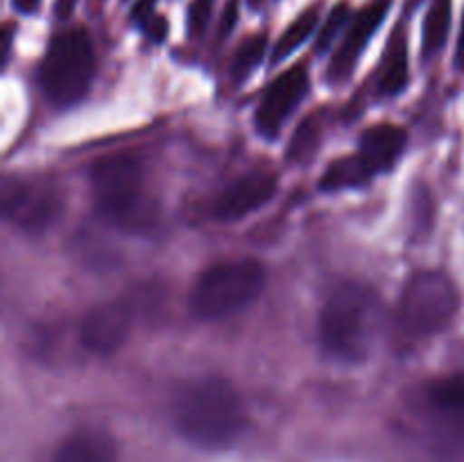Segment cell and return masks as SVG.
<instances>
[{
	"instance_id": "44dd1931",
	"label": "cell",
	"mask_w": 464,
	"mask_h": 462,
	"mask_svg": "<svg viewBox=\"0 0 464 462\" xmlns=\"http://www.w3.org/2000/svg\"><path fill=\"white\" fill-rule=\"evenodd\" d=\"M317 145H320V122L315 118H308V120L299 125L297 134H295L293 143H290L288 157L293 161H304V159L315 152Z\"/></svg>"
},
{
	"instance_id": "7a4b0ae2",
	"label": "cell",
	"mask_w": 464,
	"mask_h": 462,
	"mask_svg": "<svg viewBox=\"0 0 464 462\" xmlns=\"http://www.w3.org/2000/svg\"><path fill=\"white\" fill-rule=\"evenodd\" d=\"M381 329V299L356 281L335 285L320 313V340L331 356L356 362L370 353Z\"/></svg>"
},
{
	"instance_id": "484cf974",
	"label": "cell",
	"mask_w": 464,
	"mask_h": 462,
	"mask_svg": "<svg viewBox=\"0 0 464 462\" xmlns=\"http://www.w3.org/2000/svg\"><path fill=\"white\" fill-rule=\"evenodd\" d=\"M77 7V0H54V14H57L59 21H66L72 16Z\"/></svg>"
},
{
	"instance_id": "83f0119b",
	"label": "cell",
	"mask_w": 464,
	"mask_h": 462,
	"mask_svg": "<svg viewBox=\"0 0 464 462\" xmlns=\"http://www.w3.org/2000/svg\"><path fill=\"white\" fill-rule=\"evenodd\" d=\"M456 63L460 71H464V18L460 25V36H458V48H456Z\"/></svg>"
},
{
	"instance_id": "603a6c76",
	"label": "cell",
	"mask_w": 464,
	"mask_h": 462,
	"mask_svg": "<svg viewBox=\"0 0 464 462\" xmlns=\"http://www.w3.org/2000/svg\"><path fill=\"white\" fill-rule=\"evenodd\" d=\"M236 25H238V0H229L220 16V25H218L220 39H227L236 30Z\"/></svg>"
},
{
	"instance_id": "5b68a950",
	"label": "cell",
	"mask_w": 464,
	"mask_h": 462,
	"mask_svg": "<svg viewBox=\"0 0 464 462\" xmlns=\"http://www.w3.org/2000/svg\"><path fill=\"white\" fill-rule=\"evenodd\" d=\"M460 308V293L444 272H417L399 297L397 326L406 340H426L447 329Z\"/></svg>"
},
{
	"instance_id": "8fae6325",
	"label": "cell",
	"mask_w": 464,
	"mask_h": 462,
	"mask_svg": "<svg viewBox=\"0 0 464 462\" xmlns=\"http://www.w3.org/2000/svg\"><path fill=\"white\" fill-rule=\"evenodd\" d=\"M131 329L127 303L107 302L91 308L80 324V338L86 349L95 353H113L125 344Z\"/></svg>"
},
{
	"instance_id": "2e32d148",
	"label": "cell",
	"mask_w": 464,
	"mask_h": 462,
	"mask_svg": "<svg viewBox=\"0 0 464 462\" xmlns=\"http://www.w3.org/2000/svg\"><path fill=\"white\" fill-rule=\"evenodd\" d=\"M453 0H433L424 18V36H421V53L424 59H433L442 53L444 43L451 32Z\"/></svg>"
},
{
	"instance_id": "f1b7e54d",
	"label": "cell",
	"mask_w": 464,
	"mask_h": 462,
	"mask_svg": "<svg viewBox=\"0 0 464 462\" xmlns=\"http://www.w3.org/2000/svg\"><path fill=\"white\" fill-rule=\"evenodd\" d=\"M267 0H249V5H252V7H261V5H266Z\"/></svg>"
},
{
	"instance_id": "4316f807",
	"label": "cell",
	"mask_w": 464,
	"mask_h": 462,
	"mask_svg": "<svg viewBox=\"0 0 464 462\" xmlns=\"http://www.w3.org/2000/svg\"><path fill=\"white\" fill-rule=\"evenodd\" d=\"M14 9L21 14H34L41 7V0H12Z\"/></svg>"
},
{
	"instance_id": "7c38bea8",
	"label": "cell",
	"mask_w": 464,
	"mask_h": 462,
	"mask_svg": "<svg viewBox=\"0 0 464 462\" xmlns=\"http://www.w3.org/2000/svg\"><path fill=\"white\" fill-rule=\"evenodd\" d=\"M406 131L390 122H381V125L370 127L365 134L361 136V148H358V157L365 163L367 170L372 175L376 172L390 170L401 157L403 148H406Z\"/></svg>"
},
{
	"instance_id": "5bb4252c",
	"label": "cell",
	"mask_w": 464,
	"mask_h": 462,
	"mask_svg": "<svg viewBox=\"0 0 464 462\" xmlns=\"http://www.w3.org/2000/svg\"><path fill=\"white\" fill-rule=\"evenodd\" d=\"M408 36L406 27H394L392 36L385 48L383 62L379 72V93L383 98H394L401 93L408 84Z\"/></svg>"
},
{
	"instance_id": "ac0fdd59",
	"label": "cell",
	"mask_w": 464,
	"mask_h": 462,
	"mask_svg": "<svg viewBox=\"0 0 464 462\" xmlns=\"http://www.w3.org/2000/svg\"><path fill=\"white\" fill-rule=\"evenodd\" d=\"M370 177L372 172L367 170L365 163L361 161V157L353 154V157H344L331 163V168L324 172V177H322V188H353V186H361L365 184V181H370Z\"/></svg>"
},
{
	"instance_id": "8992f818",
	"label": "cell",
	"mask_w": 464,
	"mask_h": 462,
	"mask_svg": "<svg viewBox=\"0 0 464 462\" xmlns=\"http://www.w3.org/2000/svg\"><path fill=\"white\" fill-rule=\"evenodd\" d=\"M91 186L100 213L122 226L143 222L145 175L136 159L104 157L91 168Z\"/></svg>"
},
{
	"instance_id": "52a82bcc",
	"label": "cell",
	"mask_w": 464,
	"mask_h": 462,
	"mask_svg": "<svg viewBox=\"0 0 464 462\" xmlns=\"http://www.w3.org/2000/svg\"><path fill=\"white\" fill-rule=\"evenodd\" d=\"M59 211V197L48 181L5 177L3 213L16 226L41 231L54 220Z\"/></svg>"
},
{
	"instance_id": "3957f363",
	"label": "cell",
	"mask_w": 464,
	"mask_h": 462,
	"mask_svg": "<svg viewBox=\"0 0 464 462\" xmlns=\"http://www.w3.org/2000/svg\"><path fill=\"white\" fill-rule=\"evenodd\" d=\"M266 285V267L254 258L213 263L195 279L188 294L190 313L199 320H222L247 308Z\"/></svg>"
},
{
	"instance_id": "4fadbf2b",
	"label": "cell",
	"mask_w": 464,
	"mask_h": 462,
	"mask_svg": "<svg viewBox=\"0 0 464 462\" xmlns=\"http://www.w3.org/2000/svg\"><path fill=\"white\" fill-rule=\"evenodd\" d=\"M54 462H118V448L111 435L95 428H82L59 444Z\"/></svg>"
},
{
	"instance_id": "6da1fadb",
	"label": "cell",
	"mask_w": 464,
	"mask_h": 462,
	"mask_svg": "<svg viewBox=\"0 0 464 462\" xmlns=\"http://www.w3.org/2000/svg\"><path fill=\"white\" fill-rule=\"evenodd\" d=\"M177 430L202 448H225L240 438L247 410L238 390L220 376L186 383L172 406Z\"/></svg>"
},
{
	"instance_id": "9c48e42d",
	"label": "cell",
	"mask_w": 464,
	"mask_h": 462,
	"mask_svg": "<svg viewBox=\"0 0 464 462\" xmlns=\"http://www.w3.org/2000/svg\"><path fill=\"white\" fill-rule=\"evenodd\" d=\"M390 7H392V0H372V3H367L365 7L349 21L343 41H340L338 50H335L334 59H331V82H344L352 75L353 68H356L358 63V57H361L362 50L367 48L372 36L376 34L381 23L385 21Z\"/></svg>"
},
{
	"instance_id": "ba28073f",
	"label": "cell",
	"mask_w": 464,
	"mask_h": 462,
	"mask_svg": "<svg viewBox=\"0 0 464 462\" xmlns=\"http://www.w3.org/2000/svg\"><path fill=\"white\" fill-rule=\"evenodd\" d=\"M308 86V72L304 66H295L290 71L281 72L275 82L270 84V89L266 91V95L261 98V104L256 109V130L261 131L266 139H275L281 131V127L285 125L290 113L302 104V100L306 98Z\"/></svg>"
},
{
	"instance_id": "ffe728a7",
	"label": "cell",
	"mask_w": 464,
	"mask_h": 462,
	"mask_svg": "<svg viewBox=\"0 0 464 462\" xmlns=\"http://www.w3.org/2000/svg\"><path fill=\"white\" fill-rule=\"evenodd\" d=\"M349 21H352V9H349L347 3H338L334 9H331V14L326 16V23L324 27H322L320 36H317V43H315V50L317 53H326V50L334 45V41L338 39L340 32L347 30Z\"/></svg>"
},
{
	"instance_id": "d4e9b609",
	"label": "cell",
	"mask_w": 464,
	"mask_h": 462,
	"mask_svg": "<svg viewBox=\"0 0 464 462\" xmlns=\"http://www.w3.org/2000/svg\"><path fill=\"white\" fill-rule=\"evenodd\" d=\"M143 30L152 41H163L168 34V21L163 16H157V14H154V16L145 23Z\"/></svg>"
},
{
	"instance_id": "9a60e30c",
	"label": "cell",
	"mask_w": 464,
	"mask_h": 462,
	"mask_svg": "<svg viewBox=\"0 0 464 462\" xmlns=\"http://www.w3.org/2000/svg\"><path fill=\"white\" fill-rule=\"evenodd\" d=\"M426 406L440 419L464 426V374L442 376L426 385Z\"/></svg>"
},
{
	"instance_id": "277c9868",
	"label": "cell",
	"mask_w": 464,
	"mask_h": 462,
	"mask_svg": "<svg viewBox=\"0 0 464 462\" xmlns=\"http://www.w3.org/2000/svg\"><path fill=\"white\" fill-rule=\"evenodd\" d=\"M95 75V50L84 27H68L53 36L39 66V84L57 107L75 104L89 93Z\"/></svg>"
},
{
	"instance_id": "cb8c5ba5",
	"label": "cell",
	"mask_w": 464,
	"mask_h": 462,
	"mask_svg": "<svg viewBox=\"0 0 464 462\" xmlns=\"http://www.w3.org/2000/svg\"><path fill=\"white\" fill-rule=\"evenodd\" d=\"M154 5H157V0H136L134 7H131V14H130L131 21L139 23V25L143 27L145 23L154 16Z\"/></svg>"
},
{
	"instance_id": "30bf717a",
	"label": "cell",
	"mask_w": 464,
	"mask_h": 462,
	"mask_svg": "<svg viewBox=\"0 0 464 462\" xmlns=\"http://www.w3.org/2000/svg\"><path fill=\"white\" fill-rule=\"evenodd\" d=\"M276 175L272 172H249L236 179L234 184L227 186L213 202L211 213L216 220L231 222L249 216L266 207L276 193Z\"/></svg>"
},
{
	"instance_id": "d6986e66",
	"label": "cell",
	"mask_w": 464,
	"mask_h": 462,
	"mask_svg": "<svg viewBox=\"0 0 464 462\" xmlns=\"http://www.w3.org/2000/svg\"><path fill=\"white\" fill-rule=\"evenodd\" d=\"M267 50V36L266 34H254L247 36L243 43L236 50V57L231 62V77L236 82H243L256 71V66L261 63L263 54Z\"/></svg>"
},
{
	"instance_id": "7402d4cb",
	"label": "cell",
	"mask_w": 464,
	"mask_h": 462,
	"mask_svg": "<svg viewBox=\"0 0 464 462\" xmlns=\"http://www.w3.org/2000/svg\"><path fill=\"white\" fill-rule=\"evenodd\" d=\"M213 14V0H193L188 7V34L193 39L207 32L208 21Z\"/></svg>"
},
{
	"instance_id": "e0dca14e",
	"label": "cell",
	"mask_w": 464,
	"mask_h": 462,
	"mask_svg": "<svg viewBox=\"0 0 464 462\" xmlns=\"http://www.w3.org/2000/svg\"><path fill=\"white\" fill-rule=\"evenodd\" d=\"M317 21H320V12H317V7H311L306 9V12L299 14V16L285 27V32L279 36V41H276L275 53H272V62H284L290 53H295L299 45L306 43L308 36L315 32Z\"/></svg>"
}]
</instances>
